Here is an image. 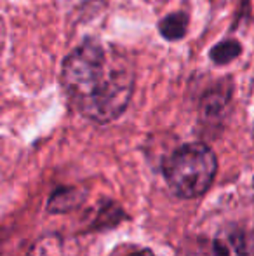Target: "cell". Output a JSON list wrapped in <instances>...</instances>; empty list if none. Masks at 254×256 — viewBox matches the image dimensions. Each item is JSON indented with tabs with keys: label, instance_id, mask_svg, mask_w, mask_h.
Masks as SVG:
<instances>
[{
	"label": "cell",
	"instance_id": "obj_2",
	"mask_svg": "<svg viewBox=\"0 0 254 256\" xmlns=\"http://www.w3.org/2000/svg\"><path fill=\"white\" fill-rule=\"evenodd\" d=\"M218 171L213 150L204 143H188L164 160V176L171 192L180 199H195L206 194Z\"/></svg>",
	"mask_w": 254,
	"mask_h": 256
},
{
	"label": "cell",
	"instance_id": "obj_4",
	"mask_svg": "<svg viewBox=\"0 0 254 256\" xmlns=\"http://www.w3.org/2000/svg\"><path fill=\"white\" fill-rule=\"evenodd\" d=\"M188 26V18L185 12H174L166 16L159 24V30L162 34V37H166L167 40H178L187 34Z\"/></svg>",
	"mask_w": 254,
	"mask_h": 256
},
{
	"label": "cell",
	"instance_id": "obj_7",
	"mask_svg": "<svg viewBox=\"0 0 254 256\" xmlns=\"http://www.w3.org/2000/svg\"><path fill=\"white\" fill-rule=\"evenodd\" d=\"M131 256H155V254L150 253V251H139V253H134V254H131Z\"/></svg>",
	"mask_w": 254,
	"mask_h": 256
},
{
	"label": "cell",
	"instance_id": "obj_3",
	"mask_svg": "<svg viewBox=\"0 0 254 256\" xmlns=\"http://www.w3.org/2000/svg\"><path fill=\"white\" fill-rule=\"evenodd\" d=\"M213 256H254V236L241 228H227L214 239Z\"/></svg>",
	"mask_w": 254,
	"mask_h": 256
},
{
	"label": "cell",
	"instance_id": "obj_5",
	"mask_svg": "<svg viewBox=\"0 0 254 256\" xmlns=\"http://www.w3.org/2000/svg\"><path fill=\"white\" fill-rule=\"evenodd\" d=\"M242 52V48L237 40H223L218 46H214L211 51V60L216 64H227L239 58Z\"/></svg>",
	"mask_w": 254,
	"mask_h": 256
},
{
	"label": "cell",
	"instance_id": "obj_1",
	"mask_svg": "<svg viewBox=\"0 0 254 256\" xmlns=\"http://www.w3.org/2000/svg\"><path fill=\"white\" fill-rule=\"evenodd\" d=\"M61 80L78 114L98 124H108L119 118L131 102L134 68L126 54L89 38L68 54Z\"/></svg>",
	"mask_w": 254,
	"mask_h": 256
},
{
	"label": "cell",
	"instance_id": "obj_6",
	"mask_svg": "<svg viewBox=\"0 0 254 256\" xmlns=\"http://www.w3.org/2000/svg\"><path fill=\"white\" fill-rule=\"evenodd\" d=\"M28 256H64L61 239L54 236L42 237V239H38V242L35 244Z\"/></svg>",
	"mask_w": 254,
	"mask_h": 256
},
{
	"label": "cell",
	"instance_id": "obj_8",
	"mask_svg": "<svg viewBox=\"0 0 254 256\" xmlns=\"http://www.w3.org/2000/svg\"><path fill=\"white\" fill-rule=\"evenodd\" d=\"M3 42V26H2V20H0V48H2Z\"/></svg>",
	"mask_w": 254,
	"mask_h": 256
}]
</instances>
